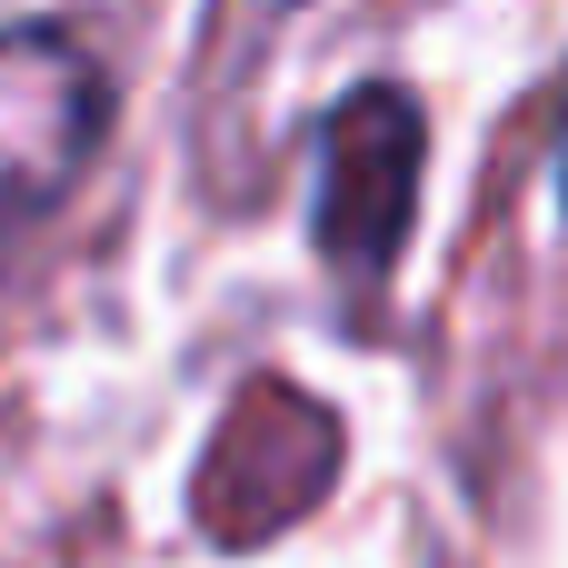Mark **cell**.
Returning <instances> with one entry per match:
<instances>
[{"label": "cell", "instance_id": "cell-3", "mask_svg": "<svg viewBox=\"0 0 568 568\" xmlns=\"http://www.w3.org/2000/svg\"><path fill=\"white\" fill-rule=\"evenodd\" d=\"M559 160H568V150H559ZM559 190H568V170H559Z\"/></svg>", "mask_w": 568, "mask_h": 568}, {"label": "cell", "instance_id": "cell-2", "mask_svg": "<svg viewBox=\"0 0 568 568\" xmlns=\"http://www.w3.org/2000/svg\"><path fill=\"white\" fill-rule=\"evenodd\" d=\"M419 190V110L399 90H359L329 120V190H320V250L349 270H379L409 230Z\"/></svg>", "mask_w": 568, "mask_h": 568}, {"label": "cell", "instance_id": "cell-1", "mask_svg": "<svg viewBox=\"0 0 568 568\" xmlns=\"http://www.w3.org/2000/svg\"><path fill=\"white\" fill-rule=\"evenodd\" d=\"M100 70L60 30H0V240L40 220L100 140Z\"/></svg>", "mask_w": 568, "mask_h": 568}]
</instances>
